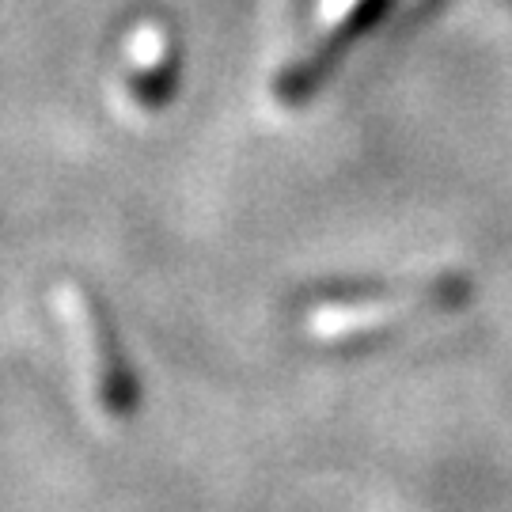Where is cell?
Instances as JSON below:
<instances>
[{"label":"cell","mask_w":512,"mask_h":512,"mask_svg":"<svg viewBox=\"0 0 512 512\" xmlns=\"http://www.w3.org/2000/svg\"><path fill=\"white\" fill-rule=\"evenodd\" d=\"M61 315L73 330V342L80 349V361H84V376H88V387H92L99 410L114 421L133 418L137 403H141V384H137L126 353L118 346L107 308L84 285L65 281L61 285Z\"/></svg>","instance_id":"1"},{"label":"cell","mask_w":512,"mask_h":512,"mask_svg":"<svg viewBox=\"0 0 512 512\" xmlns=\"http://www.w3.org/2000/svg\"><path fill=\"white\" fill-rule=\"evenodd\" d=\"M129 92L141 99L148 110L171 95V61H167V46H152V61H137V69L129 73Z\"/></svg>","instance_id":"2"}]
</instances>
